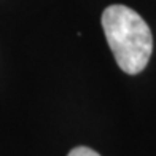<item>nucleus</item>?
Returning <instances> with one entry per match:
<instances>
[{
  "label": "nucleus",
  "mask_w": 156,
  "mask_h": 156,
  "mask_svg": "<svg viewBox=\"0 0 156 156\" xmlns=\"http://www.w3.org/2000/svg\"><path fill=\"white\" fill-rule=\"evenodd\" d=\"M101 21L118 67L127 75L140 73L153 53L151 30L144 18L126 5H110Z\"/></svg>",
  "instance_id": "1"
},
{
  "label": "nucleus",
  "mask_w": 156,
  "mask_h": 156,
  "mask_svg": "<svg viewBox=\"0 0 156 156\" xmlns=\"http://www.w3.org/2000/svg\"><path fill=\"white\" fill-rule=\"evenodd\" d=\"M67 156H101L97 151L88 147H75L73 150H70Z\"/></svg>",
  "instance_id": "2"
}]
</instances>
